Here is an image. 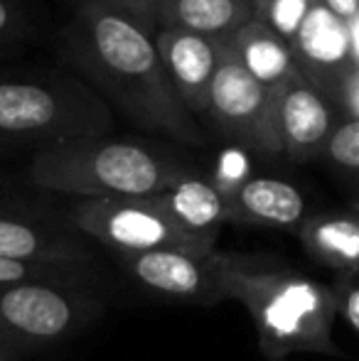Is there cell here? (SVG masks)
Wrapping results in <instances>:
<instances>
[{
    "label": "cell",
    "mask_w": 359,
    "mask_h": 361,
    "mask_svg": "<svg viewBox=\"0 0 359 361\" xmlns=\"http://www.w3.org/2000/svg\"><path fill=\"white\" fill-rule=\"evenodd\" d=\"M89 35L96 57L106 72L128 94H133L135 101H145L148 109L158 106L165 130L192 138L182 111H173L178 91L165 72L150 30L130 20L128 15L99 3L89 10Z\"/></svg>",
    "instance_id": "3"
},
{
    "label": "cell",
    "mask_w": 359,
    "mask_h": 361,
    "mask_svg": "<svg viewBox=\"0 0 359 361\" xmlns=\"http://www.w3.org/2000/svg\"><path fill=\"white\" fill-rule=\"evenodd\" d=\"M54 278L0 286V349H37L72 337L99 312L87 293Z\"/></svg>",
    "instance_id": "4"
},
{
    "label": "cell",
    "mask_w": 359,
    "mask_h": 361,
    "mask_svg": "<svg viewBox=\"0 0 359 361\" xmlns=\"http://www.w3.org/2000/svg\"><path fill=\"white\" fill-rule=\"evenodd\" d=\"M229 221L251 228L298 231L308 219L305 197L296 185L278 177H244L231 192Z\"/></svg>",
    "instance_id": "11"
},
{
    "label": "cell",
    "mask_w": 359,
    "mask_h": 361,
    "mask_svg": "<svg viewBox=\"0 0 359 361\" xmlns=\"http://www.w3.org/2000/svg\"><path fill=\"white\" fill-rule=\"evenodd\" d=\"M337 298V314L350 324V329L359 337V273L355 276H337L332 281Z\"/></svg>",
    "instance_id": "20"
},
{
    "label": "cell",
    "mask_w": 359,
    "mask_h": 361,
    "mask_svg": "<svg viewBox=\"0 0 359 361\" xmlns=\"http://www.w3.org/2000/svg\"><path fill=\"white\" fill-rule=\"evenodd\" d=\"M305 253L337 276L359 273V214L355 209L312 214L298 228Z\"/></svg>",
    "instance_id": "13"
},
{
    "label": "cell",
    "mask_w": 359,
    "mask_h": 361,
    "mask_svg": "<svg viewBox=\"0 0 359 361\" xmlns=\"http://www.w3.org/2000/svg\"><path fill=\"white\" fill-rule=\"evenodd\" d=\"M62 121L59 99L39 84L3 81L0 84V133H47Z\"/></svg>",
    "instance_id": "17"
},
{
    "label": "cell",
    "mask_w": 359,
    "mask_h": 361,
    "mask_svg": "<svg viewBox=\"0 0 359 361\" xmlns=\"http://www.w3.org/2000/svg\"><path fill=\"white\" fill-rule=\"evenodd\" d=\"M187 172L133 143H67L37 152L30 177L37 187L79 197H153Z\"/></svg>",
    "instance_id": "2"
},
{
    "label": "cell",
    "mask_w": 359,
    "mask_h": 361,
    "mask_svg": "<svg viewBox=\"0 0 359 361\" xmlns=\"http://www.w3.org/2000/svg\"><path fill=\"white\" fill-rule=\"evenodd\" d=\"M259 15L254 0H160L158 23L229 42Z\"/></svg>",
    "instance_id": "14"
},
{
    "label": "cell",
    "mask_w": 359,
    "mask_h": 361,
    "mask_svg": "<svg viewBox=\"0 0 359 361\" xmlns=\"http://www.w3.org/2000/svg\"><path fill=\"white\" fill-rule=\"evenodd\" d=\"M79 231L114 248L118 256L155 248L212 253L214 246L180 228L155 197H87L72 212Z\"/></svg>",
    "instance_id": "5"
},
{
    "label": "cell",
    "mask_w": 359,
    "mask_h": 361,
    "mask_svg": "<svg viewBox=\"0 0 359 361\" xmlns=\"http://www.w3.org/2000/svg\"><path fill=\"white\" fill-rule=\"evenodd\" d=\"M121 263L140 286L165 298L214 305L226 298V256L155 248L143 253H126Z\"/></svg>",
    "instance_id": "7"
},
{
    "label": "cell",
    "mask_w": 359,
    "mask_h": 361,
    "mask_svg": "<svg viewBox=\"0 0 359 361\" xmlns=\"http://www.w3.org/2000/svg\"><path fill=\"white\" fill-rule=\"evenodd\" d=\"M226 298L246 307L271 361L293 354L340 357L335 344L337 298L320 283L276 258L226 256Z\"/></svg>",
    "instance_id": "1"
},
{
    "label": "cell",
    "mask_w": 359,
    "mask_h": 361,
    "mask_svg": "<svg viewBox=\"0 0 359 361\" xmlns=\"http://www.w3.org/2000/svg\"><path fill=\"white\" fill-rule=\"evenodd\" d=\"M153 197L180 228L212 246L217 243L221 226L229 221V200L217 182L185 175Z\"/></svg>",
    "instance_id": "12"
},
{
    "label": "cell",
    "mask_w": 359,
    "mask_h": 361,
    "mask_svg": "<svg viewBox=\"0 0 359 361\" xmlns=\"http://www.w3.org/2000/svg\"><path fill=\"white\" fill-rule=\"evenodd\" d=\"M62 271L64 268L39 266V263H25V261H10V258L0 256V286L32 281V278H54V281H57Z\"/></svg>",
    "instance_id": "21"
},
{
    "label": "cell",
    "mask_w": 359,
    "mask_h": 361,
    "mask_svg": "<svg viewBox=\"0 0 359 361\" xmlns=\"http://www.w3.org/2000/svg\"><path fill=\"white\" fill-rule=\"evenodd\" d=\"M8 23H10V10H8V5L0 0V32L8 27Z\"/></svg>",
    "instance_id": "24"
},
{
    "label": "cell",
    "mask_w": 359,
    "mask_h": 361,
    "mask_svg": "<svg viewBox=\"0 0 359 361\" xmlns=\"http://www.w3.org/2000/svg\"><path fill=\"white\" fill-rule=\"evenodd\" d=\"M254 3H256V8H261V5H264L266 0H254Z\"/></svg>",
    "instance_id": "26"
},
{
    "label": "cell",
    "mask_w": 359,
    "mask_h": 361,
    "mask_svg": "<svg viewBox=\"0 0 359 361\" xmlns=\"http://www.w3.org/2000/svg\"><path fill=\"white\" fill-rule=\"evenodd\" d=\"M276 106L283 152L300 162L322 155L335 128V118L322 89H317L298 69L276 86Z\"/></svg>",
    "instance_id": "9"
},
{
    "label": "cell",
    "mask_w": 359,
    "mask_h": 361,
    "mask_svg": "<svg viewBox=\"0 0 359 361\" xmlns=\"http://www.w3.org/2000/svg\"><path fill=\"white\" fill-rule=\"evenodd\" d=\"M325 3L347 20H352L359 15V0H325Z\"/></svg>",
    "instance_id": "23"
},
{
    "label": "cell",
    "mask_w": 359,
    "mask_h": 361,
    "mask_svg": "<svg viewBox=\"0 0 359 361\" xmlns=\"http://www.w3.org/2000/svg\"><path fill=\"white\" fill-rule=\"evenodd\" d=\"M322 155L340 170L359 175V116L332 128Z\"/></svg>",
    "instance_id": "18"
},
{
    "label": "cell",
    "mask_w": 359,
    "mask_h": 361,
    "mask_svg": "<svg viewBox=\"0 0 359 361\" xmlns=\"http://www.w3.org/2000/svg\"><path fill=\"white\" fill-rule=\"evenodd\" d=\"M0 256L64 271H74L89 261V253L72 238L8 216H0Z\"/></svg>",
    "instance_id": "15"
},
{
    "label": "cell",
    "mask_w": 359,
    "mask_h": 361,
    "mask_svg": "<svg viewBox=\"0 0 359 361\" xmlns=\"http://www.w3.org/2000/svg\"><path fill=\"white\" fill-rule=\"evenodd\" d=\"M315 0H266L259 8V15L276 30L278 35L291 42L300 30L303 20L308 18Z\"/></svg>",
    "instance_id": "19"
},
{
    "label": "cell",
    "mask_w": 359,
    "mask_h": 361,
    "mask_svg": "<svg viewBox=\"0 0 359 361\" xmlns=\"http://www.w3.org/2000/svg\"><path fill=\"white\" fill-rule=\"evenodd\" d=\"M291 47L298 69L317 89L345 91L355 76L357 57L350 20L335 13L325 0L312 3L300 30L291 39Z\"/></svg>",
    "instance_id": "8"
},
{
    "label": "cell",
    "mask_w": 359,
    "mask_h": 361,
    "mask_svg": "<svg viewBox=\"0 0 359 361\" xmlns=\"http://www.w3.org/2000/svg\"><path fill=\"white\" fill-rule=\"evenodd\" d=\"M229 42L241 57V62L249 67V72L259 76L264 84L278 86L293 72H298L291 42L283 35H278L261 15L249 20Z\"/></svg>",
    "instance_id": "16"
},
{
    "label": "cell",
    "mask_w": 359,
    "mask_h": 361,
    "mask_svg": "<svg viewBox=\"0 0 359 361\" xmlns=\"http://www.w3.org/2000/svg\"><path fill=\"white\" fill-rule=\"evenodd\" d=\"M352 209H355L357 214H359V200H355V202H352Z\"/></svg>",
    "instance_id": "25"
},
{
    "label": "cell",
    "mask_w": 359,
    "mask_h": 361,
    "mask_svg": "<svg viewBox=\"0 0 359 361\" xmlns=\"http://www.w3.org/2000/svg\"><path fill=\"white\" fill-rule=\"evenodd\" d=\"M158 3L160 0H104L101 5L111 10H118V13L128 15L130 20L145 25L150 30V25L158 23Z\"/></svg>",
    "instance_id": "22"
},
{
    "label": "cell",
    "mask_w": 359,
    "mask_h": 361,
    "mask_svg": "<svg viewBox=\"0 0 359 361\" xmlns=\"http://www.w3.org/2000/svg\"><path fill=\"white\" fill-rule=\"evenodd\" d=\"M155 44L178 96L190 109L207 114L212 79L219 69L226 42L178 27H160Z\"/></svg>",
    "instance_id": "10"
},
{
    "label": "cell",
    "mask_w": 359,
    "mask_h": 361,
    "mask_svg": "<svg viewBox=\"0 0 359 361\" xmlns=\"http://www.w3.org/2000/svg\"><path fill=\"white\" fill-rule=\"evenodd\" d=\"M207 114L229 138L256 152H283L278 133L276 86L249 72L231 42H226L219 69L212 79Z\"/></svg>",
    "instance_id": "6"
}]
</instances>
